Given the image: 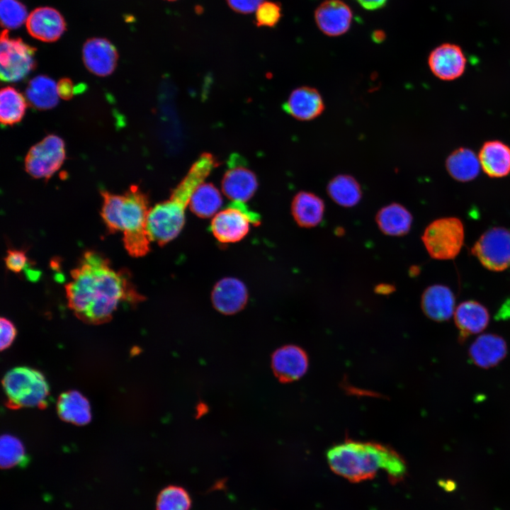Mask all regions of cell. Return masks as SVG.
Returning a JSON list of instances; mask_svg holds the SVG:
<instances>
[{"instance_id": "8992f818", "label": "cell", "mask_w": 510, "mask_h": 510, "mask_svg": "<svg viewBox=\"0 0 510 510\" xmlns=\"http://www.w3.org/2000/svg\"><path fill=\"white\" fill-rule=\"evenodd\" d=\"M421 239L433 259H453L458 255L463 245L464 225L458 217H441L426 227Z\"/></svg>"}, {"instance_id": "7402d4cb", "label": "cell", "mask_w": 510, "mask_h": 510, "mask_svg": "<svg viewBox=\"0 0 510 510\" xmlns=\"http://www.w3.org/2000/svg\"><path fill=\"white\" fill-rule=\"evenodd\" d=\"M454 320L460 336L465 339L470 334L482 332L488 325L489 314L480 302L467 300L461 302L455 310Z\"/></svg>"}, {"instance_id": "ac0fdd59", "label": "cell", "mask_w": 510, "mask_h": 510, "mask_svg": "<svg viewBox=\"0 0 510 510\" xmlns=\"http://www.w3.org/2000/svg\"><path fill=\"white\" fill-rule=\"evenodd\" d=\"M230 168L222 179L224 194L232 201L244 203L255 193L258 182L255 174L241 164H235L232 160Z\"/></svg>"}, {"instance_id": "2e32d148", "label": "cell", "mask_w": 510, "mask_h": 510, "mask_svg": "<svg viewBox=\"0 0 510 510\" xmlns=\"http://www.w3.org/2000/svg\"><path fill=\"white\" fill-rule=\"evenodd\" d=\"M26 28L33 38L43 42H54L64 33L66 25L58 11L45 6L37 8L29 14Z\"/></svg>"}, {"instance_id": "836d02e7", "label": "cell", "mask_w": 510, "mask_h": 510, "mask_svg": "<svg viewBox=\"0 0 510 510\" xmlns=\"http://www.w3.org/2000/svg\"><path fill=\"white\" fill-rule=\"evenodd\" d=\"M280 5L274 1H264L255 11V24L258 27L272 28L281 18Z\"/></svg>"}, {"instance_id": "1f68e13d", "label": "cell", "mask_w": 510, "mask_h": 510, "mask_svg": "<svg viewBox=\"0 0 510 510\" xmlns=\"http://www.w3.org/2000/svg\"><path fill=\"white\" fill-rule=\"evenodd\" d=\"M191 499L183 487L170 485L158 494L156 510H190Z\"/></svg>"}, {"instance_id": "5b68a950", "label": "cell", "mask_w": 510, "mask_h": 510, "mask_svg": "<svg viewBox=\"0 0 510 510\" xmlns=\"http://www.w3.org/2000/svg\"><path fill=\"white\" fill-rule=\"evenodd\" d=\"M2 385L6 404L9 408L47 406L49 385L42 373L36 369L26 366L13 368L5 374Z\"/></svg>"}, {"instance_id": "52a82bcc", "label": "cell", "mask_w": 510, "mask_h": 510, "mask_svg": "<svg viewBox=\"0 0 510 510\" xmlns=\"http://www.w3.org/2000/svg\"><path fill=\"white\" fill-rule=\"evenodd\" d=\"M250 224H260V216L249 210L244 203L232 201L229 206L216 213L210 224L214 237L221 243H234L249 232Z\"/></svg>"}, {"instance_id": "ffe728a7", "label": "cell", "mask_w": 510, "mask_h": 510, "mask_svg": "<svg viewBox=\"0 0 510 510\" xmlns=\"http://www.w3.org/2000/svg\"><path fill=\"white\" fill-rule=\"evenodd\" d=\"M455 299L451 290L441 284L428 287L421 296V308L424 314L436 322L449 319L455 312Z\"/></svg>"}, {"instance_id": "8fae6325", "label": "cell", "mask_w": 510, "mask_h": 510, "mask_svg": "<svg viewBox=\"0 0 510 510\" xmlns=\"http://www.w3.org/2000/svg\"><path fill=\"white\" fill-rule=\"evenodd\" d=\"M466 58L462 49L450 43L442 44L430 53L428 64L432 74L443 81H453L465 72Z\"/></svg>"}, {"instance_id": "3957f363", "label": "cell", "mask_w": 510, "mask_h": 510, "mask_svg": "<svg viewBox=\"0 0 510 510\" xmlns=\"http://www.w3.org/2000/svg\"><path fill=\"white\" fill-rule=\"evenodd\" d=\"M210 154H203L172 192L170 198L149 209L147 228L152 242L163 246L176 238L185 222V210L195 190L215 166Z\"/></svg>"}, {"instance_id": "7c38bea8", "label": "cell", "mask_w": 510, "mask_h": 510, "mask_svg": "<svg viewBox=\"0 0 510 510\" xmlns=\"http://www.w3.org/2000/svg\"><path fill=\"white\" fill-rule=\"evenodd\" d=\"M211 300L218 312L233 314L246 306L248 301L247 289L244 283L236 278H224L213 287Z\"/></svg>"}, {"instance_id": "30bf717a", "label": "cell", "mask_w": 510, "mask_h": 510, "mask_svg": "<svg viewBox=\"0 0 510 510\" xmlns=\"http://www.w3.org/2000/svg\"><path fill=\"white\" fill-rule=\"evenodd\" d=\"M64 159L63 140L50 135L30 149L25 159L26 170L34 178H49L61 167Z\"/></svg>"}, {"instance_id": "603a6c76", "label": "cell", "mask_w": 510, "mask_h": 510, "mask_svg": "<svg viewBox=\"0 0 510 510\" xmlns=\"http://www.w3.org/2000/svg\"><path fill=\"white\" fill-rule=\"evenodd\" d=\"M57 411L62 420L75 425H85L91 419L89 402L76 390L67 391L60 395Z\"/></svg>"}, {"instance_id": "f1b7e54d", "label": "cell", "mask_w": 510, "mask_h": 510, "mask_svg": "<svg viewBox=\"0 0 510 510\" xmlns=\"http://www.w3.org/2000/svg\"><path fill=\"white\" fill-rule=\"evenodd\" d=\"M327 192L336 203L344 207L356 205L362 195L357 181L353 176L345 174L334 177L328 184Z\"/></svg>"}, {"instance_id": "ab89813d", "label": "cell", "mask_w": 510, "mask_h": 510, "mask_svg": "<svg viewBox=\"0 0 510 510\" xmlns=\"http://www.w3.org/2000/svg\"><path fill=\"white\" fill-rule=\"evenodd\" d=\"M438 484L446 492H453L456 488V484L450 480H441L438 481Z\"/></svg>"}, {"instance_id": "e0dca14e", "label": "cell", "mask_w": 510, "mask_h": 510, "mask_svg": "<svg viewBox=\"0 0 510 510\" xmlns=\"http://www.w3.org/2000/svg\"><path fill=\"white\" fill-rule=\"evenodd\" d=\"M283 107L295 119L307 121L320 115L324 109V103L316 89L300 86L291 92Z\"/></svg>"}, {"instance_id": "277c9868", "label": "cell", "mask_w": 510, "mask_h": 510, "mask_svg": "<svg viewBox=\"0 0 510 510\" xmlns=\"http://www.w3.org/2000/svg\"><path fill=\"white\" fill-rule=\"evenodd\" d=\"M101 217L110 233H148L149 198L137 186L123 195L101 192Z\"/></svg>"}, {"instance_id": "83f0119b", "label": "cell", "mask_w": 510, "mask_h": 510, "mask_svg": "<svg viewBox=\"0 0 510 510\" xmlns=\"http://www.w3.org/2000/svg\"><path fill=\"white\" fill-rule=\"evenodd\" d=\"M222 203V198L217 188L212 183H203L193 192L189 207L196 215L208 218L217 212Z\"/></svg>"}, {"instance_id": "f546056e", "label": "cell", "mask_w": 510, "mask_h": 510, "mask_svg": "<svg viewBox=\"0 0 510 510\" xmlns=\"http://www.w3.org/2000/svg\"><path fill=\"white\" fill-rule=\"evenodd\" d=\"M27 103L16 89L6 86L0 92V120L2 125H11L21 120Z\"/></svg>"}, {"instance_id": "44dd1931", "label": "cell", "mask_w": 510, "mask_h": 510, "mask_svg": "<svg viewBox=\"0 0 510 510\" xmlns=\"http://www.w3.org/2000/svg\"><path fill=\"white\" fill-rule=\"evenodd\" d=\"M506 353V341L502 336L494 334L479 336L469 350L472 362L482 368L495 366L505 358Z\"/></svg>"}, {"instance_id": "9c48e42d", "label": "cell", "mask_w": 510, "mask_h": 510, "mask_svg": "<svg viewBox=\"0 0 510 510\" xmlns=\"http://www.w3.org/2000/svg\"><path fill=\"white\" fill-rule=\"evenodd\" d=\"M471 252L489 271L506 269L510 266V231L502 227L489 229L476 241Z\"/></svg>"}, {"instance_id": "484cf974", "label": "cell", "mask_w": 510, "mask_h": 510, "mask_svg": "<svg viewBox=\"0 0 510 510\" xmlns=\"http://www.w3.org/2000/svg\"><path fill=\"white\" fill-rule=\"evenodd\" d=\"M376 221L380 230L385 234L400 236L409 232L412 217L404 207L398 203H392L378 212Z\"/></svg>"}, {"instance_id": "60d3db41", "label": "cell", "mask_w": 510, "mask_h": 510, "mask_svg": "<svg viewBox=\"0 0 510 510\" xmlns=\"http://www.w3.org/2000/svg\"><path fill=\"white\" fill-rule=\"evenodd\" d=\"M166 1H176V0H166Z\"/></svg>"}, {"instance_id": "f35d334b", "label": "cell", "mask_w": 510, "mask_h": 510, "mask_svg": "<svg viewBox=\"0 0 510 510\" xmlns=\"http://www.w3.org/2000/svg\"><path fill=\"white\" fill-rule=\"evenodd\" d=\"M362 7L367 10H375L382 7L387 0H356Z\"/></svg>"}, {"instance_id": "9a60e30c", "label": "cell", "mask_w": 510, "mask_h": 510, "mask_svg": "<svg viewBox=\"0 0 510 510\" xmlns=\"http://www.w3.org/2000/svg\"><path fill=\"white\" fill-rule=\"evenodd\" d=\"M352 17L349 6L341 0L324 1L314 12L318 28L329 36L345 33L350 28Z\"/></svg>"}, {"instance_id": "7a4b0ae2", "label": "cell", "mask_w": 510, "mask_h": 510, "mask_svg": "<svg viewBox=\"0 0 510 510\" xmlns=\"http://www.w3.org/2000/svg\"><path fill=\"white\" fill-rule=\"evenodd\" d=\"M327 458L336 474L351 482L372 479L380 470L397 482L407 472L404 460L396 451L377 443L347 440L330 448Z\"/></svg>"}, {"instance_id": "d6986e66", "label": "cell", "mask_w": 510, "mask_h": 510, "mask_svg": "<svg viewBox=\"0 0 510 510\" xmlns=\"http://www.w3.org/2000/svg\"><path fill=\"white\" fill-rule=\"evenodd\" d=\"M481 169L491 178H502L510 174V146L492 140L484 142L477 154Z\"/></svg>"}, {"instance_id": "5bb4252c", "label": "cell", "mask_w": 510, "mask_h": 510, "mask_svg": "<svg viewBox=\"0 0 510 510\" xmlns=\"http://www.w3.org/2000/svg\"><path fill=\"white\" fill-rule=\"evenodd\" d=\"M272 369L283 382L300 379L308 368V358L301 348L288 345L277 349L272 356Z\"/></svg>"}, {"instance_id": "4dcf8cb0", "label": "cell", "mask_w": 510, "mask_h": 510, "mask_svg": "<svg viewBox=\"0 0 510 510\" xmlns=\"http://www.w3.org/2000/svg\"><path fill=\"white\" fill-rule=\"evenodd\" d=\"M28 458L22 442L11 434H4L0 441V464L8 469L27 462Z\"/></svg>"}, {"instance_id": "74e56055", "label": "cell", "mask_w": 510, "mask_h": 510, "mask_svg": "<svg viewBox=\"0 0 510 510\" xmlns=\"http://www.w3.org/2000/svg\"><path fill=\"white\" fill-rule=\"evenodd\" d=\"M59 96L64 99H69L74 94L72 82L67 79L60 80L57 84Z\"/></svg>"}, {"instance_id": "4fadbf2b", "label": "cell", "mask_w": 510, "mask_h": 510, "mask_svg": "<svg viewBox=\"0 0 510 510\" xmlns=\"http://www.w3.org/2000/svg\"><path fill=\"white\" fill-rule=\"evenodd\" d=\"M82 56L86 67L100 76L110 74L116 67L118 58L115 46L109 40L100 38L86 41Z\"/></svg>"}, {"instance_id": "8d00e7d4", "label": "cell", "mask_w": 510, "mask_h": 510, "mask_svg": "<svg viewBox=\"0 0 510 510\" xmlns=\"http://www.w3.org/2000/svg\"><path fill=\"white\" fill-rule=\"evenodd\" d=\"M265 0H226L228 6L234 12L249 14L256 11Z\"/></svg>"}, {"instance_id": "cb8c5ba5", "label": "cell", "mask_w": 510, "mask_h": 510, "mask_svg": "<svg viewBox=\"0 0 510 510\" xmlns=\"http://www.w3.org/2000/svg\"><path fill=\"white\" fill-rule=\"evenodd\" d=\"M324 209V202L319 197L305 191L297 193L291 205L295 221L304 227L317 225L322 219Z\"/></svg>"}, {"instance_id": "d4e9b609", "label": "cell", "mask_w": 510, "mask_h": 510, "mask_svg": "<svg viewBox=\"0 0 510 510\" xmlns=\"http://www.w3.org/2000/svg\"><path fill=\"white\" fill-rule=\"evenodd\" d=\"M446 167L449 175L460 182L475 179L481 169L477 154L468 147H459L451 152L446 159Z\"/></svg>"}, {"instance_id": "e575fe53", "label": "cell", "mask_w": 510, "mask_h": 510, "mask_svg": "<svg viewBox=\"0 0 510 510\" xmlns=\"http://www.w3.org/2000/svg\"><path fill=\"white\" fill-rule=\"evenodd\" d=\"M6 266L14 273L21 272L28 264L26 252L21 249H9L4 259Z\"/></svg>"}, {"instance_id": "d6a6232c", "label": "cell", "mask_w": 510, "mask_h": 510, "mask_svg": "<svg viewBox=\"0 0 510 510\" xmlns=\"http://www.w3.org/2000/svg\"><path fill=\"white\" fill-rule=\"evenodd\" d=\"M1 22L5 28L16 29L28 19L26 6L18 0H1Z\"/></svg>"}, {"instance_id": "4316f807", "label": "cell", "mask_w": 510, "mask_h": 510, "mask_svg": "<svg viewBox=\"0 0 510 510\" xmlns=\"http://www.w3.org/2000/svg\"><path fill=\"white\" fill-rule=\"evenodd\" d=\"M28 102L38 109L55 107L59 98L57 84L46 76L40 75L30 81L26 91Z\"/></svg>"}, {"instance_id": "ba28073f", "label": "cell", "mask_w": 510, "mask_h": 510, "mask_svg": "<svg viewBox=\"0 0 510 510\" xmlns=\"http://www.w3.org/2000/svg\"><path fill=\"white\" fill-rule=\"evenodd\" d=\"M35 49L21 38H10L6 29L1 35L0 75L2 81L15 82L35 67Z\"/></svg>"}, {"instance_id": "6da1fadb", "label": "cell", "mask_w": 510, "mask_h": 510, "mask_svg": "<svg viewBox=\"0 0 510 510\" xmlns=\"http://www.w3.org/2000/svg\"><path fill=\"white\" fill-rule=\"evenodd\" d=\"M65 285L69 307L86 323L108 322L121 302L143 300L123 271H115L102 254L89 251L71 271Z\"/></svg>"}, {"instance_id": "d590c367", "label": "cell", "mask_w": 510, "mask_h": 510, "mask_svg": "<svg viewBox=\"0 0 510 510\" xmlns=\"http://www.w3.org/2000/svg\"><path fill=\"white\" fill-rule=\"evenodd\" d=\"M0 327V346L1 350L4 351L8 348L14 341L16 336V328L9 319L5 317H1Z\"/></svg>"}]
</instances>
